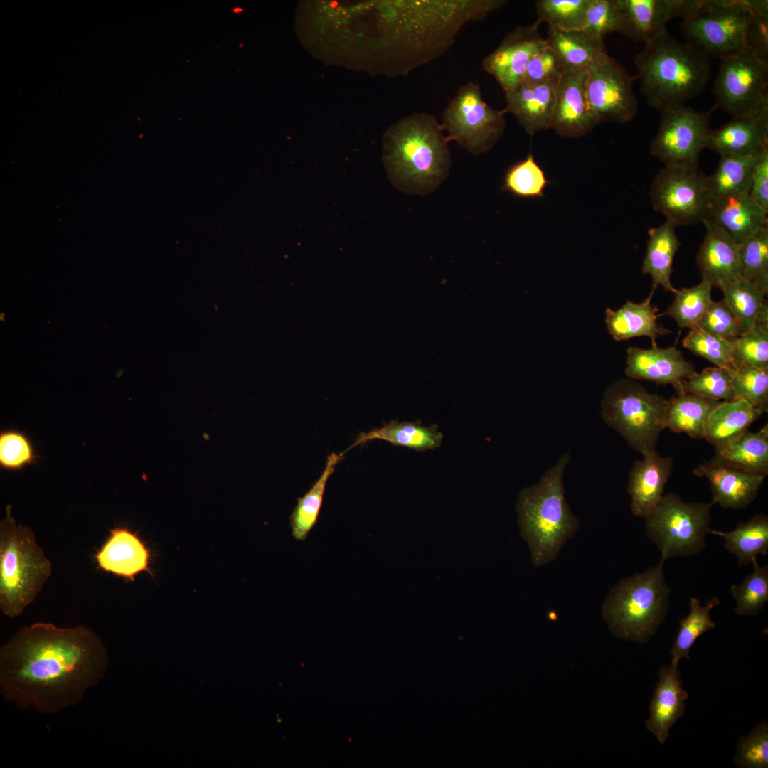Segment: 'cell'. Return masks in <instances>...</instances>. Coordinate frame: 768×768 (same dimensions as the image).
<instances>
[{
	"instance_id": "f907efd6",
	"label": "cell",
	"mask_w": 768,
	"mask_h": 768,
	"mask_svg": "<svg viewBox=\"0 0 768 768\" xmlns=\"http://www.w3.org/2000/svg\"><path fill=\"white\" fill-rule=\"evenodd\" d=\"M733 342L737 365L768 368V326H756Z\"/></svg>"
},
{
	"instance_id": "7a4b0ae2",
	"label": "cell",
	"mask_w": 768,
	"mask_h": 768,
	"mask_svg": "<svg viewBox=\"0 0 768 768\" xmlns=\"http://www.w3.org/2000/svg\"><path fill=\"white\" fill-rule=\"evenodd\" d=\"M506 0L373 1L359 7L361 67L406 75L444 54L461 29L484 19Z\"/></svg>"
},
{
	"instance_id": "277c9868",
	"label": "cell",
	"mask_w": 768,
	"mask_h": 768,
	"mask_svg": "<svg viewBox=\"0 0 768 768\" xmlns=\"http://www.w3.org/2000/svg\"><path fill=\"white\" fill-rule=\"evenodd\" d=\"M570 459L569 452L562 454L538 482L523 489L518 496L521 535L536 567L555 560L580 528L565 498L563 476Z\"/></svg>"
},
{
	"instance_id": "2e32d148",
	"label": "cell",
	"mask_w": 768,
	"mask_h": 768,
	"mask_svg": "<svg viewBox=\"0 0 768 768\" xmlns=\"http://www.w3.org/2000/svg\"><path fill=\"white\" fill-rule=\"evenodd\" d=\"M540 23L537 20L531 25L517 27L483 60V68L496 79L504 93L523 82L529 60L546 45L545 38L539 33Z\"/></svg>"
},
{
	"instance_id": "7dc6e473",
	"label": "cell",
	"mask_w": 768,
	"mask_h": 768,
	"mask_svg": "<svg viewBox=\"0 0 768 768\" xmlns=\"http://www.w3.org/2000/svg\"><path fill=\"white\" fill-rule=\"evenodd\" d=\"M735 399H742L762 413L768 410V368L737 365L730 370Z\"/></svg>"
},
{
	"instance_id": "52a82bcc",
	"label": "cell",
	"mask_w": 768,
	"mask_h": 768,
	"mask_svg": "<svg viewBox=\"0 0 768 768\" xmlns=\"http://www.w3.org/2000/svg\"><path fill=\"white\" fill-rule=\"evenodd\" d=\"M0 522V609L20 616L52 574V565L32 529L18 524L8 505Z\"/></svg>"
},
{
	"instance_id": "603a6c76",
	"label": "cell",
	"mask_w": 768,
	"mask_h": 768,
	"mask_svg": "<svg viewBox=\"0 0 768 768\" xmlns=\"http://www.w3.org/2000/svg\"><path fill=\"white\" fill-rule=\"evenodd\" d=\"M696 372L676 346L649 349L629 347L625 373L633 380H646L675 388Z\"/></svg>"
},
{
	"instance_id": "4fadbf2b",
	"label": "cell",
	"mask_w": 768,
	"mask_h": 768,
	"mask_svg": "<svg viewBox=\"0 0 768 768\" xmlns=\"http://www.w3.org/2000/svg\"><path fill=\"white\" fill-rule=\"evenodd\" d=\"M650 196L654 208L676 228L702 222L710 203L706 176L688 166H665L651 183Z\"/></svg>"
},
{
	"instance_id": "1f68e13d",
	"label": "cell",
	"mask_w": 768,
	"mask_h": 768,
	"mask_svg": "<svg viewBox=\"0 0 768 768\" xmlns=\"http://www.w3.org/2000/svg\"><path fill=\"white\" fill-rule=\"evenodd\" d=\"M547 44L557 53L564 72L587 70L607 55L603 41L597 40L582 30L564 31L548 26Z\"/></svg>"
},
{
	"instance_id": "9a60e30c",
	"label": "cell",
	"mask_w": 768,
	"mask_h": 768,
	"mask_svg": "<svg viewBox=\"0 0 768 768\" xmlns=\"http://www.w3.org/2000/svg\"><path fill=\"white\" fill-rule=\"evenodd\" d=\"M636 80L609 54L587 68L585 95L595 124H624L636 117L638 102L633 90Z\"/></svg>"
},
{
	"instance_id": "5bb4252c",
	"label": "cell",
	"mask_w": 768,
	"mask_h": 768,
	"mask_svg": "<svg viewBox=\"0 0 768 768\" xmlns=\"http://www.w3.org/2000/svg\"><path fill=\"white\" fill-rule=\"evenodd\" d=\"M713 107L698 112L686 105L662 110L658 132L651 153L665 166L698 167L700 154L705 148Z\"/></svg>"
},
{
	"instance_id": "f35d334b",
	"label": "cell",
	"mask_w": 768,
	"mask_h": 768,
	"mask_svg": "<svg viewBox=\"0 0 768 768\" xmlns=\"http://www.w3.org/2000/svg\"><path fill=\"white\" fill-rule=\"evenodd\" d=\"M720 604L718 597H712L702 606L698 599L691 597L688 614L679 620V629L671 649V661L690 660V650L695 641L705 632L715 629L710 611Z\"/></svg>"
},
{
	"instance_id": "db71d44e",
	"label": "cell",
	"mask_w": 768,
	"mask_h": 768,
	"mask_svg": "<svg viewBox=\"0 0 768 768\" xmlns=\"http://www.w3.org/2000/svg\"><path fill=\"white\" fill-rule=\"evenodd\" d=\"M564 68L557 53L547 44L529 60L523 82L539 84L558 80Z\"/></svg>"
},
{
	"instance_id": "74e56055",
	"label": "cell",
	"mask_w": 768,
	"mask_h": 768,
	"mask_svg": "<svg viewBox=\"0 0 768 768\" xmlns=\"http://www.w3.org/2000/svg\"><path fill=\"white\" fill-rule=\"evenodd\" d=\"M343 458V452H331L329 454L320 477L303 496L298 498L290 516L292 535L297 540H304L316 524L328 479L334 472L336 466Z\"/></svg>"
},
{
	"instance_id": "8fae6325",
	"label": "cell",
	"mask_w": 768,
	"mask_h": 768,
	"mask_svg": "<svg viewBox=\"0 0 768 768\" xmlns=\"http://www.w3.org/2000/svg\"><path fill=\"white\" fill-rule=\"evenodd\" d=\"M713 94L732 117L768 107V58L745 46L720 58Z\"/></svg>"
},
{
	"instance_id": "30bf717a",
	"label": "cell",
	"mask_w": 768,
	"mask_h": 768,
	"mask_svg": "<svg viewBox=\"0 0 768 768\" xmlns=\"http://www.w3.org/2000/svg\"><path fill=\"white\" fill-rule=\"evenodd\" d=\"M752 14L750 0H701L681 28L686 43L708 58L720 59L746 46Z\"/></svg>"
},
{
	"instance_id": "d4e9b609",
	"label": "cell",
	"mask_w": 768,
	"mask_h": 768,
	"mask_svg": "<svg viewBox=\"0 0 768 768\" xmlns=\"http://www.w3.org/2000/svg\"><path fill=\"white\" fill-rule=\"evenodd\" d=\"M151 555L144 542L132 531L123 527L110 530L105 544L95 555L100 569L127 580L149 571Z\"/></svg>"
},
{
	"instance_id": "3957f363",
	"label": "cell",
	"mask_w": 768,
	"mask_h": 768,
	"mask_svg": "<svg viewBox=\"0 0 768 768\" xmlns=\"http://www.w3.org/2000/svg\"><path fill=\"white\" fill-rule=\"evenodd\" d=\"M435 117L414 112L385 132L383 160L393 185L408 193L425 195L447 178L451 156L448 139Z\"/></svg>"
},
{
	"instance_id": "ac0fdd59",
	"label": "cell",
	"mask_w": 768,
	"mask_h": 768,
	"mask_svg": "<svg viewBox=\"0 0 768 768\" xmlns=\"http://www.w3.org/2000/svg\"><path fill=\"white\" fill-rule=\"evenodd\" d=\"M586 71L566 70L556 86L550 128L560 136L579 137L596 125L585 95Z\"/></svg>"
},
{
	"instance_id": "6da1fadb",
	"label": "cell",
	"mask_w": 768,
	"mask_h": 768,
	"mask_svg": "<svg viewBox=\"0 0 768 768\" xmlns=\"http://www.w3.org/2000/svg\"><path fill=\"white\" fill-rule=\"evenodd\" d=\"M109 656L89 627L38 622L0 649V688L18 708L55 714L78 703L103 678Z\"/></svg>"
},
{
	"instance_id": "bcb514c9",
	"label": "cell",
	"mask_w": 768,
	"mask_h": 768,
	"mask_svg": "<svg viewBox=\"0 0 768 768\" xmlns=\"http://www.w3.org/2000/svg\"><path fill=\"white\" fill-rule=\"evenodd\" d=\"M683 346L715 366L732 370L737 366L734 357V342L699 327L690 329L683 340Z\"/></svg>"
},
{
	"instance_id": "484cf974",
	"label": "cell",
	"mask_w": 768,
	"mask_h": 768,
	"mask_svg": "<svg viewBox=\"0 0 768 768\" xmlns=\"http://www.w3.org/2000/svg\"><path fill=\"white\" fill-rule=\"evenodd\" d=\"M560 79L539 84L523 82L505 93V113H511L526 132L550 129L555 90Z\"/></svg>"
},
{
	"instance_id": "8d00e7d4",
	"label": "cell",
	"mask_w": 768,
	"mask_h": 768,
	"mask_svg": "<svg viewBox=\"0 0 768 768\" xmlns=\"http://www.w3.org/2000/svg\"><path fill=\"white\" fill-rule=\"evenodd\" d=\"M710 533L724 538L725 548L737 557L739 566L752 564L758 555H766L768 551V517L764 514L739 523L731 531L711 529Z\"/></svg>"
},
{
	"instance_id": "83f0119b",
	"label": "cell",
	"mask_w": 768,
	"mask_h": 768,
	"mask_svg": "<svg viewBox=\"0 0 768 768\" xmlns=\"http://www.w3.org/2000/svg\"><path fill=\"white\" fill-rule=\"evenodd\" d=\"M654 292L651 291L647 299L640 303L628 300L618 310L606 309L605 322L614 340L647 336L651 340L652 346H657L656 341L660 336L671 333L657 322L662 314L658 315V308L651 304Z\"/></svg>"
},
{
	"instance_id": "5b68a950",
	"label": "cell",
	"mask_w": 768,
	"mask_h": 768,
	"mask_svg": "<svg viewBox=\"0 0 768 768\" xmlns=\"http://www.w3.org/2000/svg\"><path fill=\"white\" fill-rule=\"evenodd\" d=\"M634 63L642 95L660 112L686 105L705 90L710 78V58L672 38L667 30L646 42Z\"/></svg>"
},
{
	"instance_id": "ffe728a7",
	"label": "cell",
	"mask_w": 768,
	"mask_h": 768,
	"mask_svg": "<svg viewBox=\"0 0 768 768\" xmlns=\"http://www.w3.org/2000/svg\"><path fill=\"white\" fill-rule=\"evenodd\" d=\"M641 454L630 471L627 491L632 514L646 518L661 500L673 462L671 457H663L656 449Z\"/></svg>"
},
{
	"instance_id": "b9f144b4",
	"label": "cell",
	"mask_w": 768,
	"mask_h": 768,
	"mask_svg": "<svg viewBox=\"0 0 768 768\" xmlns=\"http://www.w3.org/2000/svg\"><path fill=\"white\" fill-rule=\"evenodd\" d=\"M754 570L730 591L736 602L735 612L740 616L757 615L768 601V566L753 563Z\"/></svg>"
},
{
	"instance_id": "ba28073f",
	"label": "cell",
	"mask_w": 768,
	"mask_h": 768,
	"mask_svg": "<svg viewBox=\"0 0 768 768\" xmlns=\"http://www.w3.org/2000/svg\"><path fill=\"white\" fill-rule=\"evenodd\" d=\"M668 400L650 393L633 379H619L605 390L601 402L603 421L634 450H654L666 428Z\"/></svg>"
},
{
	"instance_id": "7bdbcfd3",
	"label": "cell",
	"mask_w": 768,
	"mask_h": 768,
	"mask_svg": "<svg viewBox=\"0 0 768 768\" xmlns=\"http://www.w3.org/2000/svg\"><path fill=\"white\" fill-rule=\"evenodd\" d=\"M677 393H688L720 401L735 399L731 371L714 366L703 369L675 387Z\"/></svg>"
},
{
	"instance_id": "4316f807",
	"label": "cell",
	"mask_w": 768,
	"mask_h": 768,
	"mask_svg": "<svg viewBox=\"0 0 768 768\" xmlns=\"http://www.w3.org/2000/svg\"><path fill=\"white\" fill-rule=\"evenodd\" d=\"M767 214L749 196H730L710 201L704 219L740 244L768 226Z\"/></svg>"
},
{
	"instance_id": "cb8c5ba5",
	"label": "cell",
	"mask_w": 768,
	"mask_h": 768,
	"mask_svg": "<svg viewBox=\"0 0 768 768\" xmlns=\"http://www.w3.org/2000/svg\"><path fill=\"white\" fill-rule=\"evenodd\" d=\"M678 661H671L658 672V681L654 690L649 705V718L646 721L647 730L663 745L671 728L685 713L688 694L683 688Z\"/></svg>"
},
{
	"instance_id": "ee69618b",
	"label": "cell",
	"mask_w": 768,
	"mask_h": 768,
	"mask_svg": "<svg viewBox=\"0 0 768 768\" xmlns=\"http://www.w3.org/2000/svg\"><path fill=\"white\" fill-rule=\"evenodd\" d=\"M548 181L542 168L532 154L513 164L506 171L503 189L516 196L536 198L543 196Z\"/></svg>"
},
{
	"instance_id": "f5cc1de1",
	"label": "cell",
	"mask_w": 768,
	"mask_h": 768,
	"mask_svg": "<svg viewBox=\"0 0 768 768\" xmlns=\"http://www.w3.org/2000/svg\"><path fill=\"white\" fill-rule=\"evenodd\" d=\"M697 327L731 341L743 333L737 319L723 299L712 301Z\"/></svg>"
},
{
	"instance_id": "f1b7e54d",
	"label": "cell",
	"mask_w": 768,
	"mask_h": 768,
	"mask_svg": "<svg viewBox=\"0 0 768 768\" xmlns=\"http://www.w3.org/2000/svg\"><path fill=\"white\" fill-rule=\"evenodd\" d=\"M716 461L744 471L766 477L768 474V425L759 430H748L732 440L717 446Z\"/></svg>"
},
{
	"instance_id": "681fc988",
	"label": "cell",
	"mask_w": 768,
	"mask_h": 768,
	"mask_svg": "<svg viewBox=\"0 0 768 768\" xmlns=\"http://www.w3.org/2000/svg\"><path fill=\"white\" fill-rule=\"evenodd\" d=\"M37 455L28 437L16 430L0 433V466L9 471H18L33 464Z\"/></svg>"
},
{
	"instance_id": "f6af8a7d",
	"label": "cell",
	"mask_w": 768,
	"mask_h": 768,
	"mask_svg": "<svg viewBox=\"0 0 768 768\" xmlns=\"http://www.w3.org/2000/svg\"><path fill=\"white\" fill-rule=\"evenodd\" d=\"M590 0H538V21L564 31L582 30Z\"/></svg>"
},
{
	"instance_id": "c3c4849f",
	"label": "cell",
	"mask_w": 768,
	"mask_h": 768,
	"mask_svg": "<svg viewBox=\"0 0 768 768\" xmlns=\"http://www.w3.org/2000/svg\"><path fill=\"white\" fill-rule=\"evenodd\" d=\"M622 14L617 0H590L582 31L603 41L608 34L621 33Z\"/></svg>"
},
{
	"instance_id": "9f6ffc18",
	"label": "cell",
	"mask_w": 768,
	"mask_h": 768,
	"mask_svg": "<svg viewBox=\"0 0 768 768\" xmlns=\"http://www.w3.org/2000/svg\"><path fill=\"white\" fill-rule=\"evenodd\" d=\"M748 196L768 212V148L762 151L754 166Z\"/></svg>"
},
{
	"instance_id": "7c38bea8",
	"label": "cell",
	"mask_w": 768,
	"mask_h": 768,
	"mask_svg": "<svg viewBox=\"0 0 768 768\" xmlns=\"http://www.w3.org/2000/svg\"><path fill=\"white\" fill-rule=\"evenodd\" d=\"M504 110L491 108L479 84L469 82L458 90L444 110L441 126L448 141H455L474 155L489 151L503 135Z\"/></svg>"
},
{
	"instance_id": "d6a6232c",
	"label": "cell",
	"mask_w": 768,
	"mask_h": 768,
	"mask_svg": "<svg viewBox=\"0 0 768 768\" xmlns=\"http://www.w3.org/2000/svg\"><path fill=\"white\" fill-rule=\"evenodd\" d=\"M762 414L742 399L720 402L706 421L703 438L715 447L725 444L748 430Z\"/></svg>"
},
{
	"instance_id": "d590c367",
	"label": "cell",
	"mask_w": 768,
	"mask_h": 768,
	"mask_svg": "<svg viewBox=\"0 0 768 768\" xmlns=\"http://www.w3.org/2000/svg\"><path fill=\"white\" fill-rule=\"evenodd\" d=\"M723 300L737 319L743 332L758 325L768 326L766 292L741 277L720 287Z\"/></svg>"
},
{
	"instance_id": "4dcf8cb0",
	"label": "cell",
	"mask_w": 768,
	"mask_h": 768,
	"mask_svg": "<svg viewBox=\"0 0 768 768\" xmlns=\"http://www.w3.org/2000/svg\"><path fill=\"white\" fill-rule=\"evenodd\" d=\"M442 438L443 434L438 430L437 425L426 427L422 425L420 422H398L392 420L381 427L374 428L368 432H361L343 453L375 439L422 452L439 447Z\"/></svg>"
},
{
	"instance_id": "60d3db41",
	"label": "cell",
	"mask_w": 768,
	"mask_h": 768,
	"mask_svg": "<svg viewBox=\"0 0 768 768\" xmlns=\"http://www.w3.org/2000/svg\"><path fill=\"white\" fill-rule=\"evenodd\" d=\"M738 246L742 277L768 292V226Z\"/></svg>"
},
{
	"instance_id": "44dd1931",
	"label": "cell",
	"mask_w": 768,
	"mask_h": 768,
	"mask_svg": "<svg viewBox=\"0 0 768 768\" xmlns=\"http://www.w3.org/2000/svg\"><path fill=\"white\" fill-rule=\"evenodd\" d=\"M702 222L706 232L696 255L702 280L720 288L742 277L738 244L715 224Z\"/></svg>"
},
{
	"instance_id": "836d02e7",
	"label": "cell",
	"mask_w": 768,
	"mask_h": 768,
	"mask_svg": "<svg viewBox=\"0 0 768 768\" xmlns=\"http://www.w3.org/2000/svg\"><path fill=\"white\" fill-rule=\"evenodd\" d=\"M763 151L752 155L720 156L716 170L706 176L710 201L748 196L753 171Z\"/></svg>"
},
{
	"instance_id": "11a10c76",
	"label": "cell",
	"mask_w": 768,
	"mask_h": 768,
	"mask_svg": "<svg viewBox=\"0 0 768 768\" xmlns=\"http://www.w3.org/2000/svg\"><path fill=\"white\" fill-rule=\"evenodd\" d=\"M750 1L753 14L746 34V46L768 58V1Z\"/></svg>"
},
{
	"instance_id": "e575fe53",
	"label": "cell",
	"mask_w": 768,
	"mask_h": 768,
	"mask_svg": "<svg viewBox=\"0 0 768 768\" xmlns=\"http://www.w3.org/2000/svg\"><path fill=\"white\" fill-rule=\"evenodd\" d=\"M720 402L692 393H678L668 400L665 427L695 439L703 438L706 421Z\"/></svg>"
},
{
	"instance_id": "ab89813d",
	"label": "cell",
	"mask_w": 768,
	"mask_h": 768,
	"mask_svg": "<svg viewBox=\"0 0 768 768\" xmlns=\"http://www.w3.org/2000/svg\"><path fill=\"white\" fill-rule=\"evenodd\" d=\"M712 287L702 280L692 287L677 290L665 314L673 319L681 329L697 327L713 301Z\"/></svg>"
},
{
	"instance_id": "7402d4cb",
	"label": "cell",
	"mask_w": 768,
	"mask_h": 768,
	"mask_svg": "<svg viewBox=\"0 0 768 768\" xmlns=\"http://www.w3.org/2000/svg\"><path fill=\"white\" fill-rule=\"evenodd\" d=\"M693 474L710 483L712 504L723 508L740 509L750 505L758 495L766 477L750 474L713 459L698 465Z\"/></svg>"
},
{
	"instance_id": "d6986e66",
	"label": "cell",
	"mask_w": 768,
	"mask_h": 768,
	"mask_svg": "<svg viewBox=\"0 0 768 768\" xmlns=\"http://www.w3.org/2000/svg\"><path fill=\"white\" fill-rule=\"evenodd\" d=\"M768 147V107L732 117L727 123L710 130L705 148L722 156H746Z\"/></svg>"
},
{
	"instance_id": "f546056e",
	"label": "cell",
	"mask_w": 768,
	"mask_h": 768,
	"mask_svg": "<svg viewBox=\"0 0 768 768\" xmlns=\"http://www.w3.org/2000/svg\"><path fill=\"white\" fill-rule=\"evenodd\" d=\"M676 227L668 222L649 230V240L643 261L642 272L650 275L652 291L658 286L676 293L671 282L673 262L681 242L675 232Z\"/></svg>"
},
{
	"instance_id": "8992f818",
	"label": "cell",
	"mask_w": 768,
	"mask_h": 768,
	"mask_svg": "<svg viewBox=\"0 0 768 768\" xmlns=\"http://www.w3.org/2000/svg\"><path fill=\"white\" fill-rule=\"evenodd\" d=\"M664 561L642 572L620 580L602 606V615L615 636L646 643L663 622L671 590L663 573Z\"/></svg>"
},
{
	"instance_id": "9c48e42d",
	"label": "cell",
	"mask_w": 768,
	"mask_h": 768,
	"mask_svg": "<svg viewBox=\"0 0 768 768\" xmlns=\"http://www.w3.org/2000/svg\"><path fill=\"white\" fill-rule=\"evenodd\" d=\"M712 503L684 502L676 494L663 495L645 518L646 533L659 550L661 560L701 552L712 529Z\"/></svg>"
},
{
	"instance_id": "e0dca14e",
	"label": "cell",
	"mask_w": 768,
	"mask_h": 768,
	"mask_svg": "<svg viewBox=\"0 0 768 768\" xmlns=\"http://www.w3.org/2000/svg\"><path fill=\"white\" fill-rule=\"evenodd\" d=\"M622 14L621 33L644 43L667 30L674 18H686L701 0H617Z\"/></svg>"
},
{
	"instance_id": "816d5d0a",
	"label": "cell",
	"mask_w": 768,
	"mask_h": 768,
	"mask_svg": "<svg viewBox=\"0 0 768 768\" xmlns=\"http://www.w3.org/2000/svg\"><path fill=\"white\" fill-rule=\"evenodd\" d=\"M734 762L741 768L768 767V725L764 720L737 742Z\"/></svg>"
}]
</instances>
